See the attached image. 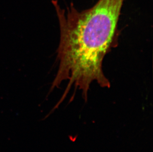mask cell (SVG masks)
Masks as SVG:
<instances>
[{"mask_svg": "<svg viewBox=\"0 0 153 152\" xmlns=\"http://www.w3.org/2000/svg\"><path fill=\"white\" fill-rule=\"evenodd\" d=\"M124 0H98L92 7L79 10L72 3L63 8L52 0L59 23L60 41L56 59L59 68L50 92L67 82L64 101L71 88L81 91L85 101L93 83L110 88L102 70L104 58L117 44L118 22Z\"/></svg>", "mask_w": 153, "mask_h": 152, "instance_id": "cell-1", "label": "cell"}]
</instances>
